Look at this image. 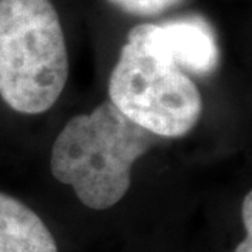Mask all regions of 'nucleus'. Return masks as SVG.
I'll return each instance as SVG.
<instances>
[{"mask_svg": "<svg viewBox=\"0 0 252 252\" xmlns=\"http://www.w3.org/2000/svg\"><path fill=\"white\" fill-rule=\"evenodd\" d=\"M108 94L124 117L157 137L187 136L203 111L200 93L187 73L130 41L111 73Z\"/></svg>", "mask_w": 252, "mask_h": 252, "instance_id": "7ed1b4c3", "label": "nucleus"}, {"mask_svg": "<svg viewBox=\"0 0 252 252\" xmlns=\"http://www.w3.org/2000/svg\"><path fill=\"white\" fill-rule=\"evenodd\" d=\"M234 252H252V235H247L243 243L235 248Z\"/></svg>", "mask_w": 252, "mask_h": 252, "instance_id": "6e6552de", "label": "nucleus"}, {"mask_svg": "<svg viewBox=\"0 0 252 252\" xmlns=\"http://www.w3.org/2000/svg\"><path fill=\"white\" fill-rule=\"evenodd\" d=\"M243 221L247 234L252 233V192H248L243 202Z\"/></svg>", "mask_w": 252, "mask_h": 252, "instance_id": "0eeeda50", "label": "nucleus"}, {"mask_svg": "<svg viewBox=\"0 0 252 252\" xmlns=\"http://www.w3.org/2000/svg\"><path fill=\"white\" fill-rule=\"evenodd\" d=\"M157 142L108 99L66 122L52 146L51 172L72 187L84 206L105 210L124 199L135 162Z\"/></svg>", "mask_w": 252, "mask_h": 252, "instance_id": "f257e3e1", "label": "nucleus"}, {"mask_svg": "<svg viewBox=\"0 0 252 252\" xmlns=\"http://www.w3.org/2000/svg\"><path fill=\"white\" fill-rule=\"evenodd\" d=\"M126 14L137 17H153L177 7L182 0H108Z\"/></svg>", "mask_w": 252, "mask_h": 252, "instance_id": "423d86ee", "label": "nucleus"}, {"mask_svg": "<svg viewBox=\"0 0 252 252\" xmlns=\"http://www.w3.org/2000/svg\"><path fill=\"white\" fill-rule=\"evenodd\" d=\"M127 41L156 58L175 64L184 73L210 74L219 64V46L203 20L184 18L162 26L140 24L130 30Z\"/></svg>", "mask_w": 252, "mask_h": 252, "instance_id": "20e7f679", "label": "nucleus"}, {"mask_svg": "<svg viewBox=\"0 0 252 252\" xmlns=\"http://www.w3.org/2000/svg\"><path fill=\"white\" fill-rule=\"evenodd\" d=\"M0 252H58L54 235L32 209L0 190Z\"/></svg>", "mask_w": 252, "mask_h": 252, "instance_id": "39448f33", "label": "nucleus"}, {"mask_svg": "<svg viewBox=\"0 0 252 252\" xmlns=\"http://www.w3.org/2000/svg\"><path fill=\"white\" fill-rule=\"evenodd\" d=\"M69 58L51 0H0V101L36 115L59 99Z\"/></svg>", "mask_w": 252, "mask_h": 252, "instance_id": "f03ea898", "label": "nucleus"}]
</instances>
